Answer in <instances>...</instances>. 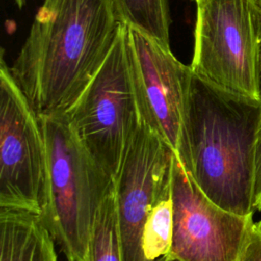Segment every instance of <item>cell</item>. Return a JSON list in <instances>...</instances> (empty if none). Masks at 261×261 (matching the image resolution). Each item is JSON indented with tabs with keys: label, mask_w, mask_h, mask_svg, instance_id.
<instances>
[{
	"label": "cell",
	"mask_w": 261,
	"mask_h": 261,
	"mask_svg": "<svg viewBox=\"0 0 261 261\" xmlns=\"http://www.w3.org/2000/svg\"><path fill=\"white\" fill-rule=\"evenodd\" d=\"M84 261H123L113 180L97 210Z\"/></svg>",
	"instance_id": "obj_11"
},
{
	"label": "cell",
	"mask_w": 261,
	"mask_h": 261,
	"mask_svg": "<svg viewBox=\"0 0 261 261\" xmlns=\"http://www.w3.org/2000/svg\"><path fill=\"white\" fill-rule=\"evenodd\" d=\"M39 118L47 157L41 217L67 261H84L97 210L113 178L88 152L64 114Z\"/></svg>",
	"instance_id": "obj_3"
},
{
	"label": "cell",
	"mask_w": 261,
	"mask_h": 261,
	"mask_svg": "<svg viewBox=\"0 0 261 261\" xmlns=\"http://www.w3.org/2000/svg\"><path fill=\"white\" fill-rule=\"evenodd\" d=\"M252 208L254 211L261 210V117L256 135Z\"/></svg>",
	"instance_id": "obj_15"
},
{
	"label": "cell",
	"mask_w": 261,
	"mask_h": 261,
	"mask_svg": "<svg viewBox=\"0 0 261 261\" xmlns=\"http://www.w3.org/2000/svg\"><path fill=\"white\" fill-rule=\"evenodd\" d=\"M171 185L173 234L167 259L239 261L253 214L238 215L212 202L175 154Z\"/></svg>",
	"instance_id": "obj_8"
},
{
	"label": "cell",
	"mask_w": 261,
	"mask_h": 261,
	"mask_svg": "<svg viewBox=\"0 0 261 261\" xmlns=\"http://www.w3.org/2000/svg\"><path fill=\"white\" fill-rule=\"evenodd\" d=\"M192 71L232 94L261 100V11L254 0H197Z\"/></svg>",
	"instance_id": "obj_4"
},
{
	"label": "cell",
	"mask_w": 261,
	"mask_h": 261,
	"mask_svg": "<svg viewBox=\"0 0 261 261\" xmlns=\"http://www.w3.org/2000/svg\"><path fill=\"white\" fill-rule=\"evenodd\" d=\"M162 261H175V260H169V259H165V260H162Z\"/></svg>",
	"instance_id": "obj_18"
},
{
	"label": "cell",
	"mask_w": 261,
	"mask_h": 261,
	"mask_svg": "<svg viewBox=\"0 0 261 261\" xmlns=\"http://www.w3.org/2000/svg\"><path fill=\"white\" fill-rule=\"evenodd\" d=\"M1 54L0 208L42 216L46 207L47 157L39 115Z\"/></svg>",
	"instance_id": "obj_6"
},
{
	"label": "cell",
	"mask_w": 261,
	"mask_h": 261,
	"mask_svg": "<svg viewBox=\"0 0 261 261\" xmlns=\"http://www.w3.org/2000/svg\"><path fill=\"white\" fill-rule=\"evenodd\" d=\"M195 1H197V0H195Z\"/></svg>",
	"instance_id": "obj_19"
},
{
	"label": "cell",
	"mask_w": 261,
	"mask_h": 261,
	"mask_svg": "<svg viewBox=\"0 0 261 261\" xmlns=\"http://www.w3.org/2000/svg\"><path fill=\"white\" fill-rule=\"evenodd\" d=\"M260 68H261V45H260Z\"/></svg>",
	"instance_id": "obj_17"
},
{
	"label": "cell",
	"mask_w": 261,
	"mask_h": 261,
	"mask_svg": "<svg viewBox=\"0 0 261 261\" xmlns=\"http://www.w3.org/2000/svg\"><path fill=\"white\" fill-rule=\"evenodd\" d=\"M120 21L170 47L167 0H112Z\"/></svg>",
	"instance_id": "obj_13"
},
{
	"label": "cell",
	"mask_w": 261,
	"mask_h": 261,
	"mask_svg": "<svg viewBox=\"0 0 261 261\" xmlns=\"http://www.w3.org/2000/svg\"><path fill=\"white\" fill-rule=\"evenodd\" d=\"M239 261H261V220L251 222Z\"/></svg>",
	"instance_id": "obj_14"
},
{
	"label": "cell",
	"mask_w": 261,
	"mask_h": 261,
	"mask_svg": "<svg viewBox=\"0 0 261 261\" xmlns=\"http://www.w3.org/2000/svg\"><path fill=\"white\" fill-rule=\"evenodd\" d=\"M54 242L41 215L0 208V261H57Z\"/></svg>",
	"instance_id": "obj_10"
},
{
	"label": "cell",
	"mask_w": 261,
	"mask_h": 261,
	"mask_svg": "<svg viewBox=\"0 0 261 261\" xmlns=\"http://www.w3.org/2000/svg\"><path fill=\"white\" fill-rule=\"evenodd\" d=\"M171 177L162 188L146 220L142 233V252L145 261L168 258L173 234V199Z\"/></svg>",
	"instance_id": "obj_12"
},
{
	"label": "cell",
	"mask_w": 261,
	"mask_h": 261,
	"mask_svg": "<svg viewBox=\"0 0 261 261\" xmlns=\"http://www.w3.org/2000/svg\"><path fill=\"white\" fill-rule=\"evenodd\" d=\"M254 1H255V3L257 4V6L259 7V9L261 11V0H254Z\"/></svg>",
	"instance_id": "obj_16"
},
{
	"label": "cell",
	"mask_w": 261,
	"mask_h": 261,
	"mask_svg": "<svg viewBox=\"0 0 261 261\" xmlns=\"http://www.w3.org/2000/svg\"><path fill=\"white\" fill-rule=\"evenodd\" d=\"M173 155L171 148L141 119L113 178L123 261H145L143 228L171 177Z\"/></svg>",
	"instance_id": "obj_9"
},
{
	"label": "cell",
	"mask_w": 261,
	"mask_h": 261,
	"mask_svg": "<svg viewBox=\"0 0 261 261\" xmlns=\"http://www.w3.org/2000/svg\"><path fill=\"white\" fill-rule=\"evenodd\" d=\"M64 115L88 152L114 178L142 119L124 24L103 65Z\"/></svg>",
	"instance_id": "obj_5"
},
{
	"label": "cell",
	"mask_w": 261,
	"mask_h": 261,
	"mask_svg": "<svg viewBox=\"0 0 261 261\" xmlns=\"http://www.w3.org/2000/svg\"><path fill=\"white\" fill-rule=\"evenodd\" d=\"M112 0H44L11 74L39 116L64 114L122 28Z\"/></svg>",
	"instance_id": "obj_1"
},
{
	"label": "cell",
	"mask_w": 261,
	"mask_h": 261,
	"mask_svg": "<svg viewBox=\"0 0 261 261\" xmlns=\"http://www.w3.org/2000/svg\"><path fill=\"white\" fill-rule=\"evenodd\" d=\"M126 50L142 119L180 160L191 66L170 47L124 25Z\"/></svg>",
	"instance_id": "obj_7"
},
{
	"label": "cell",
	"mask_w": 261,
	"mask_h": 261,
	"mask_svg": "<svg viewBox=\"0 0 261 261\" xmlns=\"http://www.w3.org/2000/svg\"><path fill=\"white\" fill-rule=\"evenodd\" d=\"M261 100L239 96L192 73L180 162L219 207L251 215Z\"/></svg>",
	"instance_id": "obj_2"
}]
</instances>
